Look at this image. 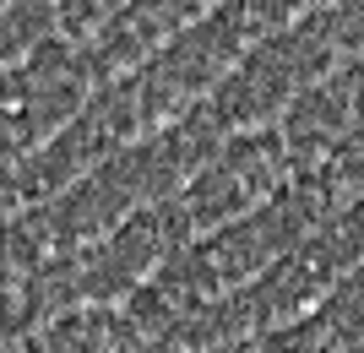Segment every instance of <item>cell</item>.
<instances>
[{"instance_id": "1", "label": "cell", "mask_w": 364, "mask_h": 353, "mask_svg": "<svg viewBox=\"0 0 364 353\" xmlns=\"http://www.w3.org/2000/svg\"><path fill=\"white\" fill-rule=\"evenodd\" d=\"M294 174V153L277 125H261V131H234L213 153V163L191 180V223L196 229H218V223H240L256 207L289 185Z\"/></svg>"}]
</instances>
